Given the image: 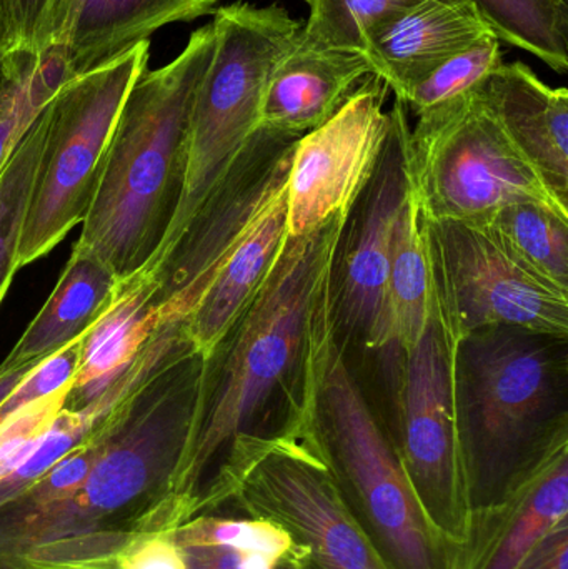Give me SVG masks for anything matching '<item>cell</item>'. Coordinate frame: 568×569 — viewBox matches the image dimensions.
I'll return each mask as SVG.
<instances>
[{"label": "cell", "instance_id": "1", "mask_svg": "<svg viewBox=\"0 0 568 569\" xmlns=\"http://www.w3.org/2000/svg\"><path fill=\"white\" fill-rule=\"evenodd\" d=\"M349 216L289 237L266 282L206 358L196 435L179 480L186 523L237 451L293 430L316 407L337 341L332 272Z\"/></svg>", "mask_w": 568, "mask_h": 569}, {"label": "cell", "instance_id": "2", "mask_svg": "<svg viewBox=\"0 0 568 569\" xmlns=\"http://www.w3.org/2000/svg\"><path fill=\"white\" fill-rule=\"evenodd\" d=\"M206 358L173 355L110 413L102 453L86 483L20 543L22 561L110 557L140 535L186 523L179 480L199 417Z\"/></svg>", "mask_w": 568, "mask_h": 569}, {"label": "cell", "instance_id": "3", "mask_svg": "<svg viewBox=\"0 0 568 569\" xmlns=\"http://www.w3.org/2000/svg\"><path fill=\"white\" fill-rule=\"evenodd\" d=\"M216 47L212 23L160 69H143L120 107L77 243L119 283L156 262L182 197L190 116Z\"/></svg>", "mask_w": 568, "mask_h": 569}, {"label": "cell", "instance_id": "4", "mask_svg": "<svg viewBox=\"0 0 568 569\" xmlns=\"http://www.w3.org/2000/svg\"><path fill=\"white\" fill-rule=\"evenodd\" d=\"M456 408L474 515L502 501L568 433V338L514 327L462 335Z\"/></svg>", "mask_w": 568, "mask_h": 569}, {"label": "cell", "instance_id": "5", "mask_svg": "<svg viewBox=\"0 0 568 569\" xmlns=\"http://www.w3.org/2000/svg\"><path fill=\"white\" fill-rule=\"evenodd\" d=\"M309 431L343 505L387 568L459 569V545L423 510L339 341L327 358Z\"/></svg>", "mask_w": 568, "mask_h": 569}, {"label": "cell", "instance_id": "6", "mask_svg": "<svg viewBox=\"0 0 568 569\" xmlns=\"http://www.w3.org/2000/svg\"><path fill=\"white\" fill-rule=\"evenodd\" d=\"M313 408L293 430L237 451L203 491L196 517L232 505L246 517L277 525L296 545V557L283 567L389 569L347 510L313 445Z\"/></svg>", "mask_w": 568, "mask_h": 569}, {"label": "cell", "instance_id": "7", "mask_svg": "<svg viewBox=\"0 0 568 569\" xmlns=\"http://www.w3.org/2000/svg\"><path fill=\"white\" fill-rule=\"evenodd\" d=\"M212 26L216 47L193 100L182 197L152 267L182 236L260 129L267 83L303 23L276 3L236 2L217 9Z\"/></svg>", "mask_w": 568, "mask_h": 569}, {"label": "cell", "instance_id": "8", "mask_svg": "<svg viewBox=\"0 0 568 569\" xmlns=\"http://www.w3.org/2000/svg\"><path fill=\"white\" fill-rule=\"evenodd\" d=\"M409 170L430 220L486 223L519 202L568 213L500 129L480 90L417 116L409 132Z\"/></svg>", "mask_w": 568, "mask_h": 569}, {"label": "cell", "instance_id": "9", "mask_svg": "<svg viewBox=\"0 0 568 569\" xmlns=\"http://www.w3.org/2000/svg\"><path fill=\"white\" fill-rule=\"evenodd\" d=\"M150 42L67 80L47 102L49 126L20 236L19 270L52 252L83 222L120 107L149 62Z\"/></svg>", "mask_w": 568, "mask_h": 569}, {"label": "cell", "instance_id": "10", "mask_svg": "<svg viewBox=\"0 0 568 569\" xmlns=\"http://www.w3.org/2000/svg\"><path fill=\"white\" fill-rule=\"evenodd\" d=\"M459 338L430 282L429 321L392 371L390 415L380 421L423 510L444 537L462 547L470 510L456 408Z\"/></svg>", "mask_w": 568, "mask_h": 569}, {"label": "cell", "instance_id": "11", "mask_svg": "<svg viewBox=\"0 0 568 569\" xmlns=\"http://www.w3.org/2000/svg\"><path fill=\"white\" fill-rule=\"evenodd\" d=\"M299 139L260 127L169 252L142 273L160 323L187 325L259 213L286 190Z\"/></svg>", "mask_w": 568, "mask_h": 569}, {"label": "cell", "instance_id": "12", "mask_svg": "<svg viewBox=\"0 0 568 569\" xmlns=\"http://www.w3.org/2000/svg\"><path fill=\"white\" fill-rule=\"evenodd\" d=\"M430 282L459 337L514 327L568 338V290L540 277L482 223L426 217Z\"/></svg>", "mask_w": 568, "mask_h": 569}, {"label": "cell", "instance_id": "13", "mask_svg": "<svg viewBox=\"0 0 568 569\" xmlns=\"http://www.w3.org/2000/svg\"><path fill=\"white\" fill-rule=\"evenodd\" d=\"M376 172L343 227L332 272L333 330L340 347L387 357V279L397 222L410 189L409 119L397 100Z\"/></svg>", "mask_w": 568, "mask_h": 569}, {"label": "cell", "instance_id": "14", "mask_svg": "<svg viewBox=\"0 0 568 569\" xmlns=\"http://www.w3.org/2000/svg\"><path fill=\"white\" fill-rule=\"evenodd\" d=\"M387 90L379 77H367L332 119L300 137L286 186L289 237L352 212L389 136Z\"/></svg>", "mask_w": 568, "mask_h": 569}, {"label": "cell", "instance_id": "15", "mask_svg": "<svg viewBox=\"0 0 568 569\" xmlns=\"http://www.w3.org/2000/svg\"><path fill=\"white\" fill-rule=\"evenodd\" d=\"M217 0H52L36 52L62 83L113 62L173 22L216 12Z\"/></svg>", "mask_w": 568, "mask_h": 569}, {"label": "cell", "instance_id": "16", "mask_svg": "<svg viewBox=\"0 0 568 569\" xmlns=\"http://www.w3.org/2000/svg\"><path fill=\"white\" fill-rule=\"evenodd\" d=\"M568 518V433L562 435L499 503L470 515L459 569H514Z\"/></svg>", "mask_w": 568, "mask_h": 569}, {"label": "cell", "instance_id": "17", "mask_svg": "<svg viewBox=\"0 0 568 569\" xmlns=\"http://www.w3.org/2000/svg\"><path fill=\"white\" fill-rule=\"evenodd\" d=\"M492 32L472 0H420L367 33L363 56L397 100Z\"/></svg>", "mask_w": 568, "mask_h": 569}, {"label": "cell", "instance_id": "18", "mask_svg": "<svg viewBox=\"0 0 568 569\" xmlns=\"http://www.w3.org/2000/svg\"><path fill=\"white\" fill-rule=\"evenodd\" d=\"M510 142L568 207V92L547 86L526 63H500L480 89Z\"/></svg>", "mask_w": 568, "mask_h": 569}, {"label": "cell", "instance_id": "19", "mask_svg": "<svg viewBox=\"0 0 568 569\" xmlns=\"http://www.w3.org/2000/svg\"><path fill=\"white\" fill-rule=\"evenodd\" d=\"M370 76L363 53L313 49L297 39L270 76L259 127L306 136L332 119Z\"/></svg>", "mask_w": 568, "mask_h": 569}, {"label": "cell", "instance_id": "20", "mask_svg": "<svg viewBox=\"0 0 568 569\" xmlns=\"http://www.w3.org/2000/svg\"><path fill=\"white\" fill-rule=\"evenodd\" d=\"M287 240L286 190H282L259 213L187 321V335L203 358L212 353L233 321L256 297Z\"/></svg>", "mask_w": 568, "mask_h": 569}, {"label": "cell", "instance_id": "21", "mask_svg": "<svg viewBox=\"0 0 568 569\" xmlns=\"http://www.w3.org/2000/svg\"><path fill=\"white\" fill-rule=\"evenodd\" d=\"M119 287L113 270L92 250L76 242L69 262L0 370L43 360L83 337L106 311Z\"/></svg>", "mask_w": 568, "mask_h": 569}, {"label": "cell", "instance_id": "22", "mask_svg": "<svg viewBox=\"0 0 568 569\" xmlns=\"http://www.w3.org/2000/svg\"><path fill=\"white\" fill-rule=\"evenodd\" d=\"M160 313L146 276L119 283L109 307L82 338L80 365L66 407L80 410L99 397L159 328Z\"/></svg>", "mask_w": 568, "mask_h": 569}, {"label": "cell", "instance_id": "23", "mask_svg": "<svg viewBox=\"0 0 568 569\" xmlns=\"http://www.w3.org/2000/svg\"><path fill=\"white\" fill-rule=\"evenodd\" d=\"M430 317V263L426 213L410 182L403 202L387 279L389 371L420 340Z\"/></svg>", "mask_w": 568, "mask_h": 569}, {"label": "cell", "instance_id": "24", "mask_svg": "<svg viewBox=\"0 0 568 569\" xmlns=\"http://www.w3.org/2000/svg\"><path fill=\"white\" fill-rule=\"evenodd\" d=\"M482 226L520 262L568 290V213L519 202L504 207Z\"/></svg>", "mask_w": 568, "mask_h": 569}, {"label": "cell", "instance_id": "25", "mask_svg": "<svg viewBox=\"0 0 568 569\" xmlns=\"http://www.w3.org/2000/svg\"><path fill=\"white\" fill-rule=\"evenodd\" d=\"M500 42L568 70V3L562 0H472Z\"/></svg>", "mask_w": 568, "mask_h": 569}, {"label": "cell", "instance_id": "26", "mask_svg": "<svg viewBox=\"0 0 568 569\" xmlns=\"http://www.w3.org/2000/svg\"><path fill=\"white\" fill-rule=\"evenodd\" d=\"M62 86L56 63L32 49L0 50V172L30 123Z\"/></svg>", "mask_w": 568, "mask_h": 569}, {"label": "cell", "instance_id": "27", "mask_svg": "<svg viewBox=\"0 0 568 569\" xmlns=\"http://www.w3.org/2000/svg\"><path fill=\"white\" fill-rule=\"evenodd\" d=\"M49 110H40L0 172V305L19 272L20 236L46 146Z\"/></svg>", "mask_w": 568, "mask_h": 569}, {"label": "cell", "instance_id": "28", "mask_svg": "<svg viewBox=\"0 0 568 569\" xmlns=\"http://www.w3.org/2000/svg\"><path fill=\"white\" fill-rule=\"evenodd\" d=\"M300 42L313 49L363 53L367 33L420 0H307Z\"/></svg>", "mask_w": 568, "mask_h": 569}, {"label": "cell", "instance_id": "29", "mask_svg": "<svg viewBox=\"0 0 568 569\" xmlns=\"http://www.w3.org/2000/svg\"><path fill=\"white\" fill-rule=\"evenodd\" d=\"M180 548L226 547L243 553L259 555L283 567L296 557L292 538L260 518H220L213 513L199 515L170 533Z\"/></svg>", "mask_w": 568, "mask_h": 569}, {"label": "cell", "instance_id": "30", "mask_svg": "<svg viewBox=\"0 0 568 569\" xmlns=\"http://www.w3.org/2000/svg\"><path fill=\"white\" fill-rule=\"evenodd\" d=\"M500 63L502 52L499 37L494 32L487 33L472 47L437 67L426 79L416 83L399 102L407 109L410 107L416 116H422L429 110L482 89L484 83Z\"/></svg>", "mask_w": 568, "mask_h": 569}, {"label": "cell", "instance_id": "31", "mask_svg": "<svg viewBox=\"0 0 568 569\" xmlns=\"http://www.w3.org/2000/svg\"><path fill=\"white\" fill-rule=\"evenodd\" d=\"M72 383L62 390L26 405L0 421V481L12 475L39 447L42 438L66 407Z\"/></svg>", "mask_w": 568, "mask_h": 569}, {"label": "cell", "instance_id": "32", "mask_svg": "<svg viewBox=\"0 0 568 569\" xmlns=\"http://www.w3.org/2000/svg\"><path fill=\"white\" fill-rule=\"evenodd\" d=\"M82 338H77L76 341L67 345L57 353L50 355L29 371V375L20 381L19 387L7 398L6 403L0 407V421L6 420L7 417L16 413L26 405L49 397V395L62 390L67 385L73 383L80 365Z\"/></svg>", "mask_w": 568, "mask_h": 569}, {"label": "cell", "instance_id": "33", "mask_svg": "<svg viewBox=\"0 0 568 569\" xmlns=\"http://www.w3.org/2000/svg\"><path fill=\"white\" fill-rule=\"evenodd\" d=\"M113 569H190L169 533L132 538L109 557Z\"/></svg>", "mask_w": 568, "mask_h": 569}, {"label": "cell", "instance_id": "34", "mask_svg": "<svg viewBox=\"0 0 568 569\" xmlns=\"http://www.w3.org/2000/svg\"><path fill=\"white\" fill-rule=\"evenodd\" d=\"M50 3L52 0H0V30L6 49L27 47L36 52Z\"/></svg>", "mask_w": 568, "mask_h": 569}, {"label": "cell", "instance_id": "35", "mask_svg": "<svg viewBox=\"0 0 568 569\" xmlns=\"http://www.w3.org/2000/svg\"><path fill=\"white\" fill-rule=\"evenodd\" d=\"M190 569H280L259 555L243 553L226 547L180 548Z\"/></svg>", "mask_w": 568, "mask_h": 569}, {"label": "cell", "instance_id": "36", "mask_svg": "<svg viewBox=\"0 0 568 569\" xmlns=\"http://www.w3.org/2000/svg\"><path fill=\"white\" fill-rule=\"evenodd\" d=\"M514 569H568V518L550 528Z\"/></svg>", "mask_w": 568, "mask_h": 569}, {"label": "cell", "instance_id": "37", "mask_svg": "<svg viewBox=\"0 0 568 569\" xmlns=\"http://www.w3.org/2000/svg\"><path fill=\"white\" fill-rule=\"evenodd\" d=\"M17 569H113L109 557L87 558V560L42 561L26 560Z\"/></svg>", "mask_w": 568, "mask_h": 569}, {"label": "cell", "instance_id": "38", "mask_svg": "<svg viewBox=\"0 0 568 569\" xmlns=\"http://www.w3.org/2000/svg\"><path fill=\"white\" fill-rule=\"evenodd\" d=\"M46 360V358H43ZM42 360L27 361V363L19 365V367L9 368V370H0V407L6 403L7 398L12 395V391L19 387L20 381L29 375L33 367Z\"/></svg>", "mask_w": 568, "mask_h": 569}, {"label": "cell", "instance_id": "39", "mask_svg": "<svg viewBox=\"0 0 568 569\" xmlns=\"http://www.w3.org/2000/svg\"><path fill=\"white\" fill-rule=\"evenodd\" d=\"M6 49V39H3L2 30H0V50Z\"/></svg>", "mask_w": 568, "mask_h": 569}, {"label": "cell", "instance_id": "40", "mask_svg": "<svg viewBox=\"0 0 568 569\" xmlns=\"http://www.w3.org/2000/svg\"><path fill=\"white\" fill-rule=\"evenodd\" d=\"M283 569H292V568H287V567H282Z\"/></svg>", "mask_w": 568, "mask_h": 569}, {"label": "cell", "instance_id": "41", "mask_svg": "<svg viewBox=\"0 0 568 569\" xmlns=\"http://www.w3.org/2000/svg\"><path fill=\"white\" fill-rule=\"evenodd\" d=\"M562 2H566V3H568V0H562Z\"/></svg>", "mask_w": 568, "mask_h": 569}]
</instances>
